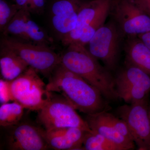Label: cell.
<instances>
[{
    "label": "cell",
    "instance_id": "1",
    "mask_svg": "<svg viewBox=\"0 0 150 150\" xmlns=\"http://www.w3.org/2000/svg\"><path fill=\"white\" fill-rule=\"evenodd\" d=\"M46 88L50 92L59 93L76 110L87 115L106 110L99 91L61 63L48 78Z\"/></svg>",
    "mask_w": 150,
    "mask_h": 150
},
{
    "label": "cell",
    "instance_id": "2",
    "mask_svg": "<svg viewBox=\"0 0 150 150\" xmlns=\"http://www.w3.org/2000/svg\"><path fill=\"white\" fill-rule=\"evenodd\" d=\"M61 55V63L68 69L83 79L109 100L119 98L115 88V79L110 71L103 67L86 46L72 43Z\"/></svg>",
    "mask_w": 150,
    "mask_h": 150
},
{
    "label": "cell",
    "instance_id": "3",
    "mask_svg": "<svg viewBox=\"0 0 150 150\" xmlns=\"http://www.w3.org/2000/svg\"><path fill=\"white\" fill-rule=\"evenodd\" d=\"M1 47L13 51L38 73L49 78L54 69L61 63L60 55L50 46L27 43L10 36L1 40Z\"/></svg>",
    "mask_w": 150,
    "mask_h": 150
},
{
    "label": "cell",
    "instance_id": "4",
    "mask_svg": "<svg viewBox=\"0 0 150 150\" xmlns=\"http://www.w3.org/2000/svg\"><path fill=\"white\" fill-rule=\"evenodd\" d=\"M50 99L37 114V122L46 130L77 127L92 132L86 120L62 96L51 92Z\"/></svg>",
    "mask_w": 150,
    "mask_h": 150
},
{
    "label": "cell",
    "instance_id": "5",
    "mask_svg": "<svg viewBox=\"0 0 150 150\" xmlns=\"http://www.w3.org/2000/svg\"><path fill=\"white\" fill-rule=\"evenodd\" d=\"M38 74L29 67L18 77L11 81L14 101L19 103L25 109L35 111L40 110L47 103L51 93Z\"/></svg>",
    "mask_w": 150,
    "mask_h": 150
},
{
    "label": "cell",
    "instance_id": "6",
    "mask_svg": "<svg viewBox=\"0 0 150 150\" xmlns=\"http://www.w3.org/2000/svg\"><path fill=\"white\" fill-rule=\"evenodd\" d=\"M123 35L112 20L97 30L88 43V50L95 58L102 61L108 69L113 71L118 65Z\"/></svg>",
    "mask_w": 150,
    "mask_h": 150
},
{
    "label": "cell",
    "instance_id": "7",
    "mask_svg": "<svg viewBox=\"0 0 150 150\" xmlns=\"http://www.w3.org/2000/svg\"><path fill=\"white\" fill-rule=\"evenodd\" d=\"M118 115L126 122L132 139L139 150H150V118L148 100L124 105Z\"/></svg>",
    "mask_w": 150,
    "mask_h": 150
},
{
    "label": "cell",
    "instance_id": "8",
    "mask_svg": "<svg viewBox=\"0 0 150 150\" xmlns=\"http://www.w3.org/2000/svg\"><path fill=\"white\" fill-rule=\"evenodd\" d=\"M110 13L123 35L150 31V17L131 0H113Z\"/></svg>",
    "mask_w": 150,
    "mask_h": 150
},
{
    "label": "cell",
    "instance_id": "9",
    "mask_svg": "<svg viewBox=\"0 0 150 150\" xmlns=\"http://www.w3.org/2000/svg\"><path fill=\"white\" fill-rule=\"evenodd\" d=\"M115 79L118 97L126 103L132 104L148 100L150 92V75L143 70L127 66Z\"/></svg>",
    "mask_w": 150,
    "mask_h": 150
},
{
    "label": "cell",
    "instance_id": "10",
    "mask_svg": "<svg viewBox=\"0 0 150 150\" xmlns=\"http://www.w3.org/2000/svg\"><path fill=\"white\" fill-rule=\"evenodd\" d=\"M5 146L9 150H46L49 146L40 131V127L29 121H20L5 127Z\"/></svg>",
    "mask_w": 150,
    "mask_h": 150
},
{
    "label": "cell",
    "instance_id": "11",
    "mask_svg": "<svg viewBox=\"0 0 150 150\" xmlns=\"http://www.w3.org/2000/svg\"><path fill=\"white\" fill-rule=\"evenodd\" d=\"M27 9L19 10L2 33L27 43L50 46L53 43L52 38L47 32L31 18Z\"/></svg>",
    "mask_w": 150,
    "mask_h": 150
},
{
    "label": "cell",
    "instance_id": "12",
    "mask_svg": "<svg viewBox=\"0 0 150 150\" xmlns=\"http://www.w3.org/2000/svg\"><path fill=\"white\" fill-rule=\"evenodd\" d=\"M82 0H54L50 7V23L61 40L74 29Z\"/></svg>",
    "mask_w": 150,
    "mask_h": 150
},
{
    "label": "cell",
    "instance_id": "13",
    "mask_svg": "<svg viewBox=\"0 0 150 150\" xmlns=\"http://www.w3.org/2000/svg\"><path fill=\"white\" fill-rule=\"evenodd\" d=\"M41 134L49 148L57 150H83L86 131L77 127L46 130L40 127Z\"/></svg>",
    "mask_w": 150,
    "mask_h": 150
},
{
    "label": "cell",
    "instance_id": "14",
    "mask_svg": "<svg viewBox=\"0 0 150 150\" xmlns=\"http://www.w3.org/2000/svg\"><path fill=\"white\" fill-rule=\"evenodd\" d=\"M104 111L87 115L86 121L91 131L102 135L123 150L134 149L135 143L120 134L108 121Z\"/></svg>",
    "mask_w": 150,
    "mask_h": 150
},
{
    "label": "cell",
    "instance_id": "15",
    "mask_svg": "<svg viewBox=\"0 0 150 150\" xmlns=\"http://www.w3.org/2000/svg\"><path fill=\"white\" fill-rule=\"evenodd\" d=\"M111 0H92L84 2L78 14L76 27L69 35L61 40L62 44L68 46L76 42L98 13Z\"/></svg>",
    "mask_w": 150,
    "mask_h": 150
},
{
    "label": "cell",
    "instance_id": "16",
    "mask_svg": "<svg viewBox=\"0 0 150 150\" xmlns=\"http://www.w3.org/2000/svg\"><path fill=\"white\" fill-rule=\"evenodd\" d=\"M125 45L127 66H133L150 75V49L138 36H129Z\"/></svg>",
    "mask_w": 150,
    "mask_h": 150
},
{
    "label": "cell",
    "instance_id": "17",
    "mask_svg": "<svg viewBox=\"0 0 150 150\" xmlns=\"http://www.w3.org/2000/svg\"><path fill=\"white\" fill-rule=\"evenodd\" d=\"M29 67L24 60L13 51L1 47L0 70L2 79L13 81Z\"/></svg>",
    "mask_w": 150,
    "mask_h": 150
},
{
    "label": "cell",
    "instance_id": "18",
    "mask_svg": "<svg viewBox=\"0 0 150 150\" xmlns=\"http://www.w3.org/2000/svg\"><path fill=\"white\" fill-rule=\"evenodd\" d=\"M113 2V0L108 2L99 11L88 26L84 30L79 39L75 43L84 46L87 45L97 30L105 24V21L110 13Z\"/></svg>",
    "mask_w": 150,
    "mask_h": 150
},
{
    "label": "cell",
    "instance_id": "19",
    "mask_svg": "<svg viewBox=\"0 0 150 150\" xmlns=\"http://www.w3.org/2000/svg\"><path fill=\"white\" fill-rule=\"evenodd\" d=\"M24 109L16 101L2 104L0 107V126L5 128L17 124L22 119Z\"/></svg>",
    "mask_w": 150,
    "mask_h": 150
},
{
    "label": "cell",
    "instance_id": "20",
    "mask_svg": "<svg viewBox=\"0 0 150 150\" xmlns=\"http://www.w3.org/2000/svg\"><path fill=\"white\" fill-rule=\"evenodd\" d=\"M83 150H123L116 144L93 131L86 133L83 143Z\"/></svg>",
    "mask_w": 150,
    "mask_h": 150
},
{
    "label": "cell",
    "instance_id": "21",
    "mask_svg": "<svg viewBox=\"0 0 150 150\" xmlns=\"http://www.w3.org/2000/svg\"><path fill=\"white\" fill-rule=\"evenodd\" d=\"M19 10L15 4H11L6 0H0V30L1 32L3 33Z\"/></svg>",
    "mask_w": 150,
    "mask_h": 150
},
{
    "label": "cell",
    "instance_id": "22",
    "mask_svg": "<svg viewBox=\"0 0 150 150\" xmlns=\"http://www.w3.org/2000/svg\"><path fill=\"white\" fill-rule=\"evenodd\" d=\"M104 113L108 121L120 134L123 135V137L134 142L129 127L125 121H123L121 118L115 117V115L106 112L105 110L104 111Z\"/></svg>",
    "mask_w": 150,
    "mask_h": 150
},
{
    "label": "cell",
    "instance_id": "23",
    "mask_svg": "<svg viewBox=\"0 0 150 150\" xmlns=\"http://www.w3.org/2000/svg\"><path fill=\"white\" fill-rule=\"evenodd\" d=\"M0 100L2 104L14 101L11 89V81L1 79L0 80Z\"/></svg>",
    "mask_w": 150,
    "mask_h": 150
},
{
    "label": "cell",
    "instance_id": "24",
    "mask_svg": "<svg viewBox=\"0 0 150 150\" xmlns=\"http://www.w3.org/2000/svg\"><path fill=\"white\" fill-rule=\"evenodd\" d=\"M46 0H30L28 10L30 13L40 14L44 11Z\"/></svg>",
    "mask_w": 150,
    "mask_h": 150
},
{
    "label": "cell",
    "instance_id": "25",
    "mask_svg": "<svg viewBox=\"0 0 150 150\" xmlns=\"http://www.w3.org/2000/svg\"><path fill=\"white\" fill-rule=\"evenodd\" d=\"M132 1L150 17V0H132Z\"/></svg>",
    "mask_w": 150,
    "mask_h": 150
},
{
    "label": "cell",
    "instance_id": "26",
    "mask_svg": "<svg viewBox=\"0 0 150 150\" xmlns=\"http://www.w3.org/2000/svg\"><path fill=\"white\" fill-rule=\"evenodd\" d=\"M15 4L16 5L19 9H28L30 0H13Z\"/></svg>",
    "mask_w": 150,
    "mask_h": 150
},
{
    "label": "cell",
    "instance_id": "27",
    "mask_svg": "<svg viewBox=\"0 0 150 150\" xmlns=\"http://www.w3.org/2000/svg\"><path fill=\"white\" fill-rule=\"evenodd\" d=\"M150 49V31L137 35Z\"/></svg>",
    "mask_w": 150,
    "mask_h": 150
},
{
    "label": "cell",
    "instance_id": "28",
    "mask_svg": "<svg viewBox=\"0 0 150 150\" xmlns=\"http://www.w3.org/2000/svg\"><path fill=\"white\" fill-rule=\"evenodd\" d=\"M149 116L150 118V105H149Z\"/></svg>",
    "mask_w": 150,
    "mask_h": 150
}]
</instances>
